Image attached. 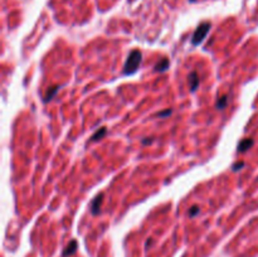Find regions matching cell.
<instances>
[{
    "label": "cell",
    "instance_id": "cell-1",
    "mask_svg": "<svg viewBox=\"0 0 258 257\" xmlns=\"http://www.w3.org/2000/svg\"><path fill=\"white\" fill-rule=\"evenodd\" d=\"M141 59H142V54L139 49H134L129 57H127V61L124 66V74H132L135 73L137 69H139V66L141 63Z\"/></svg>",
    "mask_w": 258,
    "mask_h": 257
},
{
    "label": "cell",
    "instance_id": "cell-2",
    "mask_svg": "<svg viewBox=\"0 0 258 257\" xmlns=\"http://www.w3.org/2000/svg\"><path fill=\"white\" fill-rule=\"evenodd\" d=\"M210 28H212V25H210L209 22H204V23L199 24L198 28L195 29L194 34H193V38H192L193 46H199V44L204 40V38L207 37V34L209 33Z\"/></svg>",
    "mask_w": 258,
    "mask_h": 257
},
{
    "label": "cell",
    "instance_id": "cell-3",
    "mask_svg": "<svg viewBox=\"0 0 258 257\" xmlns=\"http://www.w3.org/2000/svg\"><path fill=\"white\" fill-rule=\"evenodd\" d=\"M102 201H103V193H100L95 197V199L92 201L91 203V213L93 216H97L100 214L101 212V204H102Z\"/></svg>",
    "mask_w": 258,
    "mask_h": 257
},
{
    "label": "cell",
    "instance_id": "cell-4",
    "mask_svg": "<svg viewBox=\"0 0 258 257\" xmlns=\"http://www.w3.org/2000/svg\"><path fill=\"white\" fill-rule=\"evenodd\" d=\"M254 144V141H253V139L252 137H247V139H243L239 144H238V146H237V150H238V153H245L252 145Z\"/></svg>",
    "mask_w": 258,
    "mask_h": 257
},
{
    "label": "cell",
    "instance_id": "cell-5",
    "mask_svg": "<svg viewBox=\"0 0 258 257\" xmlns=\"http://www.w3.org/2000/svg\"><path fill=\"white\" fill-rule=\"evenodd\" d=\"M77 247H78V243H77V241L76 239H73V241H71L68 244H67V247L63 249V253H62V256L63 257H68V256H71V254H73L76 251H77Z\"/></svg>",
    "mask_w": 258,
    "mask_h": 257
},
{
    "label": "cell",
    "instance_id": "cell-6",
    "mask_svg": "<svg viewBox=\"0 0 258 257\" xmlns=\"http://www.w3.org/2000/svg\"><path fill=\"white\" fill-rule=\"evenodd\" d=\"M199 83H200V79H199V77H198V73L197 72H192L190 74H189V84H190V91H197V88H198V86H199Z\"/></svg>",
    "mask_w": 258,
    "mask_h": 257
},
{
    "label": "cell",
    "instance_id": "cell-7",
    "mask_svg": "<svg viewBox=\"0 0 258 257\" xmlns=\"http://www.w3.org/2000/svg\"><path fill=\"white\" fill-rule=\"evenodd\" d=\"M169 64H170L169 59L164 58V59L159 61V62L155 64V71H156V72H165V71L169 68Z\"/></svg>",
    "mask_w": 258,
    "mask_h": 257
},
{
    "label": "cell",
    "instance_id": "cell-8",
    "mask_svg": "<svg viewBox=\"0 0 258 257\" xmlns=\"http://www.w3.org/2000/svg\"><path fill=\"white\" fill-rule=\"evenodd\" d=\"M58 90H59V86H53V87H50V88L47 91L45 96H44V102H49V101L57 95Z\"/></svg>",
    "mask_w": 258,
    "mask_h": 257
},
{
    "label": "cell",
    "instance_id": "cell-9",
    "mask_svg": "<svg viewBox=\"0 0 258 257\" xmlns=\"http://www.w3.org/2000/svg\"><path fill=\"white\" fill-rule=\"evenodd\" d=\"M106 134H107V129H106V127H101V129H98V130L95 132V135H92L91 141H98V140L102 139Z\"/></svg>",
    "mask_w": 258,
    "mask_h": 257
},
{
    "label": "cell",
    "instance_id": "cell-10",
    "mask_svg": "<svg viewBox=\"0 0 258 257\" xmlns=\"http://www.w3.org/2000/svg\"><path fill=\"white\" fill-rule=\"evenodd\" d=\"M227 105H228V96L227 95H224V96H222V97H219L218 99V101H217V109L218 110H223V109H225L227 107Z\"/></svg>",
    "mask_w": 258,
    "mask_h": 257
},
{
    "label": "cell",
    "instance_id": "cell-11",
    "mask_svg": "<svg viewBox=\"0 0 258 257\" xmlns=\"http://www.w3.org/2000/svg\"><path fill=\"white\" fill-rule=\"evenodd\" d=\"M171 114H173V111H171V110L169 109V110H166V111H161V112H157V114H155V116H156V117H161V119H164V117H167V116H170Z\"/></svg>",
    "mask_w": 258,
    "mask_h": 257
},
{
    "label": "cell",
    "instance_id": "cell-12",
    "mask_svg": "<svg viewBox=\"0 0 258 257\" xmlns=\"http://www.w3.org/2000/svg\"><path fill=\"white\" fill-rule=\"evenodd\" d=\"M198 213H199V207L198 206H193L189 209V217H195Z\"/></svg>",
    "mask_w": 258,
    "mask_h": 257
},
{
    "label": "cell",
    "instance_id": "cell-13",
    "mask_svg": "<svg viewBox=\"0 0 258 257\" xmlns=\"http://www.w3.org/2000/svg\"><path fill=\"white\" fill-rule=\"evenodd\" d=\"M243 166H244V163H243V161H239V163L234 164V165L232 166V169H233L234 171H238V170H240V169H242Z\"/></svg>",
    "mask_w": 258,
    "mask_h": 257
},
{
    "label": "cell",
    "instance_id": "cell-14",
    "mask_svg": "<svg viewBox=\"0 0 258 257\" xmlns=\"http://www.w3.org/2000/svg\"><path fill=\"white\" fill-rule=\"evenodd\" d=\"M154 140H152V137H145L144 140H142V145H149V144H151Z\"/></svg>",
    "mask_w": 258,
    "mask_h": 257
},
{
    "label": "cell",
    "instance_id": "cell-15",
    "mask_svg": "<svg viewBox=\"0 0 258 257\" xmlns=\"http://www.w3.org/2000/svg\"><path fill=\"white\" fill-rule=\"evenodd\" d=\"M151 242H152V239H151V238H149V239H147V242H146V249L149 248V246H150V243H151Z\"/></svg>",
    "mask_w": 258,
    "mask_h": 257
},
{
    "label": "cell",
    "instance_id": "cell-16",
    "mask_svg": "<svg viewBox=\"0 0 258 257\" xmlns=\"http://www.w3.org/2000/svg\"><path fill=\"white\" fill-rule=\"evenodd\" d=\"M190 2H194V0H190Z\"/></svg>",
    "mask_w": 258,
    "mask_h": 257
}]
</instances>
